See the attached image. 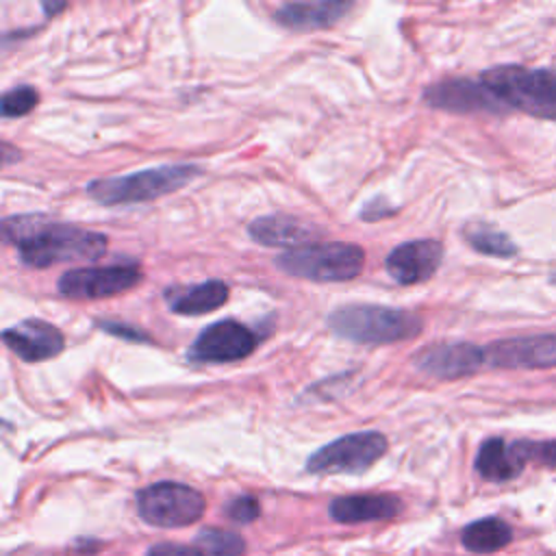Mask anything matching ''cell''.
Here are the masks:
<instances>
[{"instance_id":"obj_1","label":"cell","mask_w":556,"mask_h":556,"mask_svg":"<svg viewBox=\"0 0 556 556\" xmlns=\"http://www.w3.org/2000/svg\"><path fill=\"white\" fill-rule=\"evenodd\" d=\"M2 239L17 248L24 265L37 269L67 261H93L106 250V235L56 224L41 215L2 219Z\"/></svg>"},{"instance_id":"obj_2","label":"cell","mask_w":556,"mask_h":556,"mask_svg":"<svg viewBox=\"0 0 556 556\" xmlns=\"http://www.w3.org/2000/svg\"><path fill=\"white\" fill-rule=\"evenodd\" d=\"M202 176V167L193 163H167L122 176L96 178L87 182L85 191L89 198L104 206L115 204H141L163 195H169L191 180Z\"/></svg>"},{"instance_id":"obj_3","label":"cell","mask_w":556,"mask_h":556,"mask_svg":"<svg viewBox=\"0 0 556 556\" xmlns=\"http://www.w3.org/2000/svg\"><path fill=\"white\" fill-rule=\"evenodd\" d=\"M328 326L341 339L367 345H387L417 337L424 321L419 315L404 308L380 304H348L330 313Z\"/></svg>"},{"instance_id":"obj_4","label":"cell","mask_w":556,"mask_h":556,"mask_svg":"<svg viewBox=\"0 0 556 556\" xmlns=\"http://www.w3.org/2000/svg\"><path fill=\"white\" fill-rule=\"evenodd\" d=\"M480 80L508 109L556 119V67L495 65L484 70Z\"/></svg>"},{"instance_id":"obj_5","label":"cell","mask_w":556,"mask_h":556,"mask_svg":"<svg viewBox=\"0 0 556 556\" xmlns=\"http://www.w3.org/2000/svg\"><path fill=\"white\" fill-rule=\"evenodd\" d=\"M365 252L356 243H306L276 256V267L313 282H345L363 271Z\"/></svg>"},{"instance_id":"obj_6","label":"cell","mask_w":556,"mask_h":556,"mask_svg":"<svg viewBox=\"0 0 556 556\" xmlns=\"http://www.w3.org/2000/svg\"><path fill=\"white\" fill-rule=\"evenodd\" d=\"M137 515L156 528H182L204 515V497L198 489L182 482H154L135 493Z\"/></svg>"},{"instance_id":"obj_7","label":"cell","mask_w":556,"mask_h":556,"mask_svg":"<svg viewBox=\"0 0 556 556\" xmlns=\"http://www.w3.org/2000/svg\"><path fill=\"white\" fill-rule=\"evenodd\" d=\"M387 447V437L376 430L343 434L315 450L306 458V471L317 476L363 473L384 456Z\"/></svg>"},{"instance_id":"obj_8","label":"cell","mask_w":556,"mask_h":556,"mask_svg":"<svg viewBox=\"0 0 556 556\" xmlns=\"http://www.w3.org/2000/svg\"><path fill=\"white\" fill-rule=\"evenodd\" d=\"M141 267L137 263H115L102 267H76L65 271L56 289L65 298L100 300L130 291L141 282Z\"/></svg>"},{"instance_id":"obj_9","label":"cell","mask_w":556,"mask_h":556,"mask_svg":"<svg viewBox=\"0 0 556 556\" xmlns=\"http://www.w3.org/2000/svg\"><path fill=\"white\" fill-rule=\"evenodd\" d=\"M261 337L235 319H219L198 332L187 358L193 363H235L254 352Z\"/></svg>"},{"instance_id":"obj_10","label":"cell","mask_w":556,"mask_h":556,"mask_svg":"<svg viewBox=\"0 0 556 556\" xmlns=\"http://www.w3.org/2000/svg\"><path fill=\"white\" fill-rule=\"evenodd\" d=\"M424 100L443 111L452 113H506L510 111L482 80L471 78H447L430 85L424 91Z\"/></svg>"},{"instance_id":"obj_11","label":"cell","mask_w":556,"mask_h":556,"mask_svg":"<svg viewBox=\"0 0 556 556\" xmlns=\"http://www.w3.org/2000/svg\"><path fill=\"white\" fill-rule=\"evenodd\" d=\"M486 363L506 369L556 367V334H523L500 339L484 348Z\"/></svg>"},{"instance_id":"obj_12","label":"cell","mask_w":556,"mask_h":556,"mask_svg":"<svg viewBox=\"0 0 556 556\" xmlns=\"http://www.w3.org/2000/svg\"><path fill=\"white\" fill-rule=\"evenodd\" d=\"M486 363L484 348L467 341L428 345L415 356V367L439 380H456L476 374Z\"/></svg>"},{"instance_id":"obj_13","label":"cell","mask_w":556,"mask_h":556,"mask_svg":"<svg viewBox=\"0 0 556 556\" xmlns=\"http://www.w3.org/2000/svg\"><path fill=\"white\" fill-rule=\"evenodd\" d=\"M443 245L434 239H415L400 243L384 258L387 274L400 285L426 282L441 265Z\"/></svg>"},{"instance_id":"obj_14","label":"cell","mask_w":556,"mask_h":556,"mask_svg":"<svg viewBox=\"0 0 556 556\" xmlns=\"http://www.w3.org/2000/svg\"><path fill=\"white\" fill-rule=\"evenodd\" d=\"M7 348L24 363L48 361L65 348L63 332L43 319H24L2 332Z\"/></svg>"},{"instance_id":"obj_15","label":"cell","mask_w":556,"mask_h":556,"mask_svg":"<svg viewBox=\"0 0 556 556\" xmlns=\"http://www.w3.org/2000/svg\"><path fill=\"white\" fill-rule=\"evenodd\" d=\"M402 500L391 493L341 495L328 504V515L337 523H365L393 519L402 513Z\"/></svg>"},{"instance_id":"obj_16","label":"cell","mask_w":556,"mask_h":556,"mask_svg":"<svg viewBox=\"0 0 556 556\" xmlns=\"http://www.w3.org/2000/svg\"><path fill=\"white\" fill-rule=\"evenodd\" d=\"M526 463L528 460L521 452L519 441L510 443L502 437H491L484 439L482 445L478 447L473 467L478 476L489 482H508L523 471Z\"/></svg>"},{"instance_id":"obj_17","label":"cell","mask_w":556,"mask_h":556,"mask_svg":"<svg viewBox=\"0 0 556 556\" xmlns=\"http://www.w3.org/2000/svg\"><path fill=\"white\" fill-rule=\"evenodd\" d=\"M248 235L263 245L269 248H300L306 243H313L317 235H321V228H315V224H306L291 215H265L256 217L248 226Z\"/></svg>"},{"instance_id":"obj_18","label":"cell","mask_w":556,"mask_h":556,"mask_svg":"<svg viewBox=\"0 0 556 556\" xmlns=\"http://www.w3.org/2000/svg\"><path fill=\"white\" fill-rule=\"evenodd\" d=\"M352 11V2L321 0V2H287L278 7L274 20L289 30H317L337 24Z\"/></svg>"},{"instance_id":"obj_19","label":"cell","mask_w":556,"mask_h":556,"mask_svg":"<svg viewBox=\"0 0 556 556\" xmlns=\"http://www.w3.org/2000/svg\"><path fill=\"white\" fill-rule=\"evenodd\" d=\"M226 300L228 285L217 278L165 291V302L176 315H204L224 306Z\"/></svg>"},{"instance_id":"obj_20","label":"cell","mask_w":556,"mask_h":556,"mask_svg":"<svg viewBox=\"0 0 556 556\" xmlns=\"http://www.w3.org/2000/svg\"><path fill=\"white\" fill-rule=\"evenodd\" d=\"M513 541V528L495 517H480L471 523H467L460 532V543L471 554H495L504 549Z\"/></svg>"},{"instance_id":"obj_21","label":"cell","mask_w":556,"mask_h":556,"mask_svg":"<svg viewBox=\"0 0 556 556\" xmlns=\"http://www.w3.org/2000/svg\"><path fill=\"white\" fill-rule=\"evenodd\" d=\"M463 237L476 252L486 254V256L510 258L517 254L515 241L506 232H502L489 224H469L463 230Z\"/></svg>"},{"instance_id":"obj_22","label":"cell","mask_w":556,"mask_h":556,"mask_svg":"<svg viewBox=\"0 0 556 556\" xmlns=\"http://www.w3.org/2000/svg\"><path fill=\"white\" fill-rule=\"evenodd\" d=\"M195 543L208 556H241L245 549L241 534L222 528H202L195 534Z\"/></svg>"},{"instance_id":"obj_23","label":"cell","mask_w":556,"mask_h":556,"mask_svg":"<svg viewBox=\"0 0 556 556\" xmlns=\"http://www.w3.org/2000/svg\"><path fill=\"white\" fill-rule=\"evenodd\" d=\"M39 102V91L35 87L28 85H20L9 89L2 100H0V109L4 117H22L26 113H30Z\"/></svg>"},{"instance_id":"obj_24","label":"cell","mask_w":556,"mask_h":556,"mask_svg":"<svg viewBox=\"0 0 556 556\" xmlns=\"http://www.w3.org/2000/svg\"><path fill=\"white\" fill-rule=\"evenodd\" d=\"M224 513L235 523H252L261 515V504L254 495H237L224 506Z\"/></svg>"},{"instance_id":"obj_25","label":"cell","mask_w":556,"mask_h":556,"mask_svg":"<svg viewBox=\"0 0 556 556\" xmlns=\"http://www.w3.org/2000/svg\"><path fill=\"white\" fill-rule=\"evenodd\" d=\"M526 460H536L556 469V439L552 441H519Z\"/></svg>"},{"instance_id":"obj_26","label":"cell","mask_w":556,"mask_h":556,"mask_svg":"<svg viewBox=\"0 0 556 556\" xmlns=\"http://www.w3.org/2000/svg\"><path fill=\"white\" fill-rule=\"evenodd\" d=\"M146 556H206V554L198 547H189L180 543H154L146 552Z\"/></svg>"},{"instance_id":"obj_27","label":"cell","mask_w":556,"mask_h":556,"mask_svg":"<svg viewBox=\"0 0 556 556\" xmlns=\"http://www.w3.org/2000/svg\"><path fill=\"white\" fill-rule=\"evenodd\" d=\"M98 326L115 337H124L128 341H150L148 334H143L139 328H130L126 324H117V321H98Z\"/></svg>"},{"instance_id":"obj_28","label":"cell","mask_w":556,"mask_h":556,"mask_svg":"<svg viewBox=\"0 0 556 556\" xmlns=\"http://www.w3.org/2000/svg\"><path fill=\"white\" fill-rule=\"evenodd\" d=\"M41 7H43V11H46V17H52L54 13L63 11L67 4H65V2H59V4H52V2H43Z\"/></svg>"},{"instance_id":"obj_29","label":"cell","mask_w":556,"mask_h":556,"mask_svg":"<svg viewBox=\"0 0 556 556\" xmlns=\"http://www.w3.org/2000/svg\"><path fill=\"white\" fill-rule=\"evenodd\" d=\"M2 148H4V152H7V154H11V150H9V143H4ZM11 161H13V156H7V159H4V163H11Z\"/></svg>"},{"instance_id":"obj_30","label":"cell","mask_w":556,"mask_h":556,"mask_svg":"<svg viewBox=\"0 0 556 556\" xmlns=\"http://www.w3.org/2000/svg\"><path fill=\"white\" fill-rule=\"evenodd\" d=\"M552 282L556 285V269H554V274H552Z\"/></svg>"}]
</instances>
